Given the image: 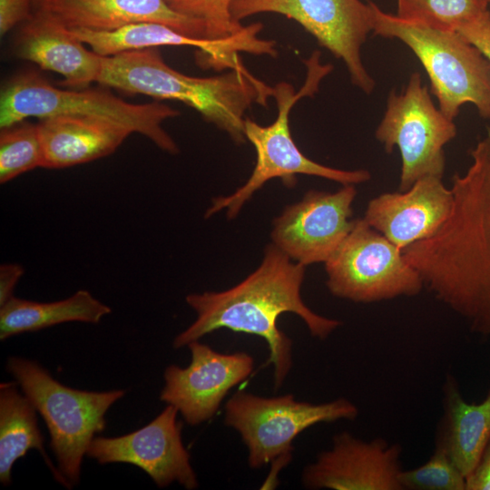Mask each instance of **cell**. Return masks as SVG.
<instances>
[{
    "label": "cell",
    "instance_id": "e0dca14e",
    "mask_svg": "<svg viewBox=\"0 0 490 490\" xmlns=\"http://www.w3.org/2000/svg\"><path fill=\"white\" fill-rule=\"evenodd\" d=\"M453 193L442 179L425 177L405 191L387 192L372 199L365 220L402 250L433 236L446 222Z\"/></svg>",
    "mask_w": 490,
    "mask_h": 490
},
{
    "label": "cell",
    "instance_id": "5b68a950",
    "mask_svg": "<svg viewBox=\"0 0 490 490\" xmlns=\"http://www.w3.org/2000/svg\"><path fill=\"white\" fill-rule=\"evenodd\" d=\"M368 2L374 34L397 39L415 54L445 115L454 120L464 104L472 103L490 120V62L473 44L457 31L404 20Z\"/></svg>",
    "mask_w": 490,
    "mask_h": 490
},
{
    "label": "cell",
    "instance_id": "d6a6232c",
    "mask_svg": "<svg viewBox=\"0 0 490 490\" xmlns=\"http://www.w3.org/2000/svg\"><path fill=\"white\" fill-rule=\"evenodd\" d=\"M488 3H490V0H486Z\"/></svg>",
    "mask_w": 490,
    "mask_h": 490
},
{
    "label": "cell",
    "instance_id": "d6986e66",
    "mask_svg": "<svg viewBox=\"0 0 490 490\" xmlns=\"http://www.w3.org/2000/svg\"><path fill=\"white\" fill-rule=\"evenodd\" d=\"M39 9L69 29L106 32L138 23H159L205 38L200 20L175 11L166 0H44Z\"/></svg>",
    "mask_w": 490,
    "mask_h": 490
},
{
    "label": "cell",
    "instance_id": "f1b7e54d",
    "mask_svg": "<svg viewBox=\"0 0 490 490\" xmlns=\"http://www.w3.org/2000/svg\"><path fill=\"white\" fill-rule=\"evenodd\" d=\"M473 44L490 62V12L485 11L479 17L458 31Z\"/></svg>",
    "mask_w": 490,
    "mask_h": 490
},
{
    "label": "cell",
    "instance_id": "4316f807",
    "mask_svg": "<svg viewBox=\"0 0 490 490\" xmlns=\"http://www.w3.org/2000/svg\"><path fill=\"white\" fill-rule=\"evenodd\" d=\"M235 0H166L175 11L200 20L204 26V37L220 39L240 32L243 25L231 15Z\"/></svg>",
    "mask_w": 490,
    "mask_h": 490
},
{
    "label": "cell",
    "instance_id": "5bb4252c",
    "mask_svg": "<svg viewBox=\"0 0 490 490\" xmlns=\"http://www.w3.org/2000/svg\"><path fill=\"white\" fill-rule=\"evenodd\" d=\"M178 410L168 405L143 427L115 437L94 436L86 455L99 464L127 463L144 471L159 487L173 482L198 487L190 455L181 440Z\"/></svg>",
    "mask_w": 490,
    "mask_h": 490
},
{
    "label": "cell",
    "instance_id": "7402d4cb",
    "mask_svg": "<svg viewBox=\"0 0 490 490\" xmlns=\"http://www.w3.org/2000/svg\"><path fill=\"white\" fill-rule=\"evenodd\" d=\"M111 312L107 305L86 289H79L69 298L53 302H37L13 296L0 306V339L64 322L97 324Z\"/></svg>",
    "mask_w": 490,
    "mask_h": 490
},
{
    "label": "cell",
    "instance_id": "9a60e30c",
    "mask_svg": "<svg viewBox=\"0 0 490 490\" xmlns=\"http://www.w3.org/2000/svg\"><path fill=\"white\" fill-rule=\"evenodd\" d=\"M188 347L190 365L165 369L160 398L173 406L187 424L196 426L211 419L230 390L250 375L254 359L245 352H217L199 340Z\"/></svg>",
    "mask_w": 490,
    "mask_h": 490
},
{
    "label": "cell",
    "instance_id": "7c38bea8",
    "mask_svg": "<svg viewBox=\"0 0 490 490\" xmlns=\"http://www.w3.org/2000/svg\"><path fill=\"white\" fill-rule=\"evenodd\" d=\"M355 185L336 192L308 191L289 205L272 223V243L292 260L305 266L326 262L350 232L355 220L352 203Z\"/></svg>",
    "mask_w": 490,
    "mask_h": 490
},
{
    "label": "cell",
    "instance_id": "603a6c76",
    "mask_svg": "<svg viewBox=\"0 0 490 490\" xmlns=\"http://www.w3.org/2000/svg\"><path fill=\"white\" fill-rule=\"evenodd\" d=\"M16 382L0 385V481L8 485L16 460L29 450L36 449L43 456L54 479L62 483L57 467L53 465L44 447V437L38 427L36 409Z\"/></svg>",
    "mask_w": 490,
    "mask_h": 490
},
{
    "label": "cell",
    "instance_id": "44dd1931",
    "mask_svg": "<svg viewBox=\"0 0 490 490\" xmlns=\"http://www.w3.org/2000/svg\"><path fill=\"white\" fill-rule=\"evenodd\" d=\"M489 437L490 390L480 403H467L456 378L448 373L442 386V415L434 449L443 451L466 477Z\"/></svg>",
    "mask_w": 490,
    "mask_h": 490
},
{
    "label": "cell",
    "instance_id": "ba28073f",
    "mask_svg": "<svg viewBox=\"0 0 490 490\" xmlns=\"http://www.w3.org/2000/svg\"><path fill=\"white\" fill-rule=\"evenodd\" d=\"M358 407L339 397L321 404L298 401L293 395L263 397L238 391L225 404L224 423L235 429L248 449L251 468L289 462L294 439L319 423L354 420Z\"/></svg>",
    "mask_w": 490,
    "mask_h": 490
},
{
    "label": "cell",
    "instance_id": "f546056e",
    "mask_svg": "<svg viewBox=\"0 0 490 490\" xmlns=\"http://www.w3.org/2000/svg\"><path fill=\"white\" fill-rule=\"evenodd\" d=\"M466 490H490V437L475 467L466 477Z\"/></svg>",
    "mask_w": 490,
    "mask_h": 490
},
{
    "label": "cell",
    "instance_id": "8992f818",
    "mask_svg": "<svg viewBox=\"0 0 490 490\" xmlns=\"http://www.w3.org/2000/svg\"><path fill=\"white\" fill-rule=\"evenodd\" d=\"M85 115L109 119L140 133L171 154L179 147L162 128V122L180 112L161 103H132L99 89L64 90L35 73H23L9 79L0 94V127L30 117L40 120L55 115Z\"/></svg>",
    "mask_w": 490,
    "mask_h": 490
},
{
    "label": "cell",
    "instance_id": "4dcf8cb0",
    "mask_svg": "<svg viewBox=\"0 0 490 490\" xmlns=\"http://www.w3.org/2000/svg\"><path fill=\"white\" fill-rule=\"evenodd\" d=\"M24 274V268L17 263L0 266V306L13 297V290Z\"/></svg>",
    "mask_w": 490,
    "mask_h": 490
},
{
    "label": "cell",
    "instance_id": "4fadbf2b",
    "mask_svg": "<svg viewBox=\"0 0 490 490\" xmlns=\"http://www.w3.org/2000/svg\"><path fill=\"white\" fill-rule=\"evenodd\" d=\"M262 24L254 23L237 34L220 39H207L185 34L159 23H138L113 31L70 29L72 34L102 56L119 53L158 48L191 46L200 50L199 62L214 68L233 69L241 64L239 53L276 56V43L259 37Z\"/></svg>",
    "mask_w": 490,
    "mask_h": 490
},
{
    "label": "cell",
    "instance_id": "8fae6325",
    "mask_svg": "<svg viewBox=\"0 0 490 490\" xmlns=\"http://www.w3.org/2000/svg\"><path fill=\"white\" fill-rule=\"evenodd\" d=\"M230 11L238 23L261 13L295 20L322 47L343 61L355 86L367 94L373 92L375 81L361 58L362 45L373 31L368 0H235Z\"/></svg>",
    "mask_w": 490,
    "mask_h": 490
},
{
    "label": "cell",
    "instance_id": "ac0fdd59",
    "mask_svg": "<svg viewBox=\"0 0 490 490\" xmlns=\"http://www.w3.org/2000/svg\"><path fill=\"white\" fill-rule=\"evenodd\" d=\"M86 46L63 23L38 9L19 31L15 53L18 58L59 74L64 85L83 89L97 83L103 58Z\"/></svg>",
    "mask_w": 490,
    "mask_h": 490
},
{
    "label": "cell",
    "instance_id": "9c48e42d",
    "mask_svg": "<svg viewBox=\"0 0 490 490\" xmlns=\"http://www.w3.org/2000/svg\"><path fill=\"white\" fill-rule=\"evenodd\" d=\"M326 285L335 297L372 303L397 297H414L423 288L418 271L403 250L357 219L343 242L325 262Z\"/></svg>",
    "mask_w": 490,
    "mask_h": 490
},
{
    "label": "cell",
    "instance_id": "d4e9b609",
    "mask_svg": "<svg viewBox=\"0 0 490 490\" xmlns=\"http://www.w3.org/2000/svg\"><path fill=\"white\" fill-rule=\"evenodd\" d=\"M37 167H43L37 124L23 121L1 128L0 182L6 183Z\"/></svg>",
    "mask_w": 490,
    "mask_h": 490
},
{
    "label": "cell",
    "instance_id": "277c9868",
    "mask_svg": "<svg viewBox=\"0 0 490 490\" xmlns=\"http://www.w3.org/2000/svg\"><path fill=\"white\" fill-rule=\"evenodd\" d=\"M319 54L317 51L306 61L308 75L299 92H295L294 87L286 82L272 87L278 114L271 124L262 126L249 118L245 119V136L254 146L257 155L253 172L234 192L214 198L205 212V218L222 210H226L228 219L235 218L254 192L275 178L281 179L288 187L295 185L297 174L321 177L342 185H356L370 180L371 174L367 170H340L310 160L292 139L289 128L291 108L299 99L312 96L318 91L320 80L332 70L329 64H320Z\"/></svg>",
    "mask_w": 490,
    "mask_h": 490
},
{
    "label": "cell",
    "instance_id": "3957f363",
    "mask_svg": "<svg viewBox=\"0 0 490 490\" xmlns=\"http://www.w3.org/2000/svg\"><path fill=\"white\" fill-rule=\"evenodd\" d=\"M97 83L129 93L179 101L244 143L245 113L254 103L268 105L272 87L251 74L241 64L228 73L196 77L169 66L157 48L103 56Z\"/></svg>",
    "mask_w": 490,
    "mask_h": 490
},
{
    "label": "cell",
    "instance_id": "7a4b0ae2",
    "mask_svg": "<svg viewBox=\"0 0 490 490\" xmlns=\"http://www.w3.org/2000/svg\"><path fill=\"white\" fill-rule=\"evenodd\" d=\"M306 266L292 260L273 243L265 248L260 265L236 286L222 291L191 293L187 304L196 319L173 340L181 348L220 328L261 337L270 348L274 386L279 388L292 366V340L277 326L286 312L298 315L311 336L327 338L340 321L320 316L303 301Z\"/></svg>",
    "mask_w": 490,
    "mask_h": 490
},
{
    "label": "cell",
    "instance_id": "484cf974",
    "mask_svg": "<svg viewBox=\"0 0 490 490\" xmlns=\"http://www.w3.org/2000/svg\"><path fill=\"white\" fill-rule=\"evenodd\" d=\"M402 490H466V476L443 452L434 449L418 467L399 474Z\"/></svg>",
    "mask_w": 490,
    "mask_h": 490
},
{
    "label": "cell",
    "instance_id": "1f68e13d",
    "mask_svg": "<svg viewBox=\"0 0 490 490\" xmlns=\"http://www.w3.org/2000/svg\"><path fill=\"white\" fill-rule=\"evenodd\" d=\"M44 0H34V3L38 5V7L43 4Z\"/></svg>",
    "mask_w": 490,
    "mask_h": 490
},
{
    "label": "cell",
    "instance_id": "30bf717a",
    "mask_svg": "<svg viewBox=\"0 0 490 490\" xmlns=\"http://www.w3.org/2000/svg\"><path fill=\"white\" fill-rule=\"evenodd\" d=\"M454 120L436 107L420 74L413 73L399 93L392 90L375 136L390 153L397 146L402 166L399 191L420 179H442L446 156L444 147L456 136Z\"/></svg>",
    "mask_w": 490,
    "mask_h": 490
},
{
    "label": "cell",
    "instance_id": "83f0119b",
    "mask_svg": "<svg viewBox=\"0 0 490 490\" xmlns=\"http://www.w3.org/2000/svg\"><path fill=\"white\" fill-rule=\"evenodd\" d=\"M34 0H0V35H5L16 24L33 15L30 6Z\"/></svg>",
    "mask_w": 490,
    "mask_h": 490
},
{
    "label": "cell",
    "instance_id": "ffe728a7",
    "mask_svg": "<svg viewBox=\"0 0 490 490\" xmlns=\"http://www.w3.org/2000/svg\"><path fill=\"white\" fill-rule=\"evenodd\" d=\"M43 168L63 169L106 157L132 133L117 122L95 116L55 115L37 123Z\"/></svg>",
    "mask_w": 490,
    "mask_h": 490
},
{
    "label": "cell",
    "instance_id": "cb8c5ba5",
    "mask_svg": "<svg viewBox=\"0 0 490 490\" xmlns=\"http://www.w3.org/2000/svg\"><path fill=\"white\" fill-rule=\"evenodd\" d=\"M486 0H397L404 20L447 31H458L488 10Z\"/></svg>",
    "mask_w": 490,
    "mask_h": 490
},
{
    "label": "cell",
    "instance_id": "2e32d148",
    "mask_svg": "<svg viewBox=\"0 0 490 490\" xmlns=\"http://www.w3.org/2000/svg\"><path fill=\"white\" fill-rule=\"evenodd\" d=\"M401 455L397 443L382 437L363 440L344 431L305 466L301 481L309 489L402 490Z\"/></svg>",
    "mask_w": 490,
    "mask_h": 490
},
{
    "label": "cell",
    "instance_id": "52a82bcc",
    "mask_svg": "<svg viewBox=\"0 0 490 490\" xmlns=\"http://www.w3.org/2000/svg\"><path fill=\"white\" fill-rule=\"evenodd\" d=\"M7 370L48 428L62 485L78 484L83 457L106 425L105 414L124 390L85 391L64 386L35 361L10 357Z\"/></svg>",
    "mask_w": 490,
    "mask_h": 490
},
{
    "label": "cell",
    "instance_id": "6da1fadb",
    "mask_svg": "<svg viewBox=\"0 0 490 490\" xmlns=\"http://www.w3.org/2000/svg\"><path fill=\"white\" fill-rule=\"evenodd\" d=\"M470 155L466 172L453 176L446 222L403 254L436 299L490 338V129Z\"/></svg>",
    "mask_w": 490,
    "mask_h": 490
}]
</instances>
